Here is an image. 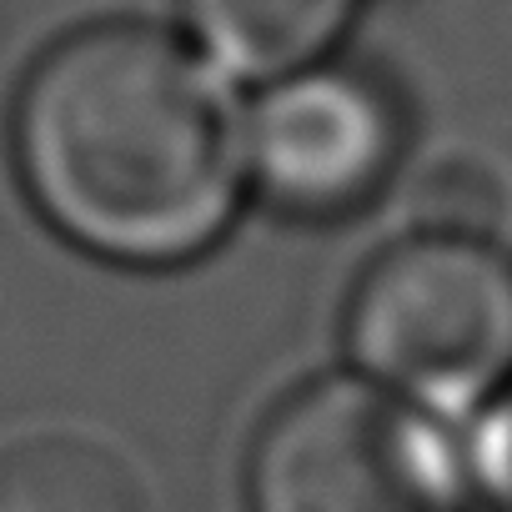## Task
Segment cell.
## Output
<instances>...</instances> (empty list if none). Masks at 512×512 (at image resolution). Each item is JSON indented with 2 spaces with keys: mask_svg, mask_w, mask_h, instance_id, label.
<instances>
[{
  "mask_svg": "<svg viewBox=\"0 0 512 512\" xmlns=\"http://www.w3.org/2000/svg\"><path fill=\"white\" fill-rule=\"evenodd\" d=\"M11 151L36 216L116 267L196 262L251 196L241 86L151 21L61 36L21 81Z\"/></svg>",
  "mask_w": 512,
  "mask_h": 512,
  "instance_id": "cell-1",
  "label": "cell"
},
{
  "mask_svg": "<svg viewBox=\"0 0 512 512\" xmlns=\"http://www.w3.org/2000/svg\"><path fill=\"white\" fill-rule=\"evenodd\" d=\"M342 347L362 382L472 422L512 387V251L472 221L397 236L357 277Z\"/></svg>",
  "mask_w": 512,
  "mask_h": 512,
  "instance_id": "cell-2",
  "label": "cell"
},
{
  "mask_svg": "<svg viewBox=\"0 0 512 512\" xmlns=\"http://www.w3.org/2000/svg\"><path fill=\"white\" fill-rule=\"evenodd\" d=\"M251 512H467L472 472L447 422L332 372L292 392L256 432Z\"/></svg>",
  "mask_w": 512,
  "mask_h": 512,
  "instance_id": "cell-3",
  "label": "cell"
},
{
  "mask_svg": "<svg viewBox=\"0 0 512 512\" xmlns=\"http://www.w3.org/2000/svg\"><path fill=\"white\" fill-rule=\"evenodd\" d=\"M407 116L387 81L317 61L246 101L251 196L302 221H332L367 206L402 166Z\"/></svg>",
  "mask_w": 512,
  "mask_h": 512,
  "instance_id": "cell-4",
  "label": "cell"
},
{
  "mask_svg": "<svg viewBox=\"0 0 512 512\" xmlns=\"http://www.w3.org/2000/svg\"><path fill=\"white\" fill-rule=\"evenodd\" d=\"M181 36L236 86H272L332 61L362 0H176Z\"/></svg>",
  "mask_w": 512,
  "mask_h": 512,
  "instance_id": "cell-5",
  "label": "cell"
},
{
  "mask_svg": "<svg viewBox=\"0 0 512 512\" xmlns=\"http://www.w3.org/2000/svg\"><path fill=\"white\" fill-rule=\"evenodd\" d=\"M0 512H141V497L111 447L36 432L0 447Z\"/></svg>",
  "mask_w": 512,
  "mask_h": 512,
  "instance_id": "cell-6",
  "label": "cell"
},
{
  "mask_svg": "<svg viewBox=\"0 0 512 512\" xmlns=\"http://www.w3.org/2000/svg\"><path fill=\"white\" fill-rule=\"evenodd\" d=\"M462 452H467L472 492H482L492 512H512V387L497 392L472 417Z\"/></svg>",
  "mask_w": 512,
  "mask_h": 512,
  "instance_id": "cell-7",
  "label": "cell"
}]
</instances>
